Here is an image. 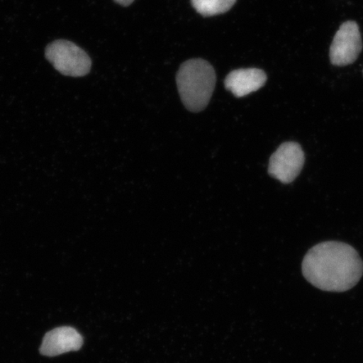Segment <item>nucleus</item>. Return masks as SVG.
I'll return each mask as SVG.
<instances>
[{
    "instance_id": "2",
    "label": "nucleus",
    "mask_w": 363,
    "mask_h": 363,
    "mask_svg": "<svg viewBox=\"0 0 363 363\" xmlns=\"http://www.w3.org/2000/svg\"><path fill=\"white\" fill-rule=\"evenodd\" d=\"M216 83L214 67L203 59H191L184 62L177 74L182 101L192 112L206 108L214 93Z\"/></svg>"
},
{
    "instance_id": "7",
    "label": "nucleus",
    "mask_w": 363,
    "mask_h": 363,
    "mask_svg": "<svg viewBox=\"0 0 363 363\" xmlns=\"http://www.w3.org/2000/svg\"><path fill=\"white\" fill-rule=\"evenodd\" d=\"M267 75L264 71L257 68L238 69L230 72L225 80L227 90L235 97L242 98L255 92L265 85Z\"/></svg>"
},
{
    "instance_id": "8",
    "label": "nucleus",
    "mask_w": 363,
    "mask_h": 363,
    "mask_svg": "<svg viewBox=\"0 0 363 363\" xmlns=\"http://www.w3.org/2000/svg\"><path fill=\"white\" fill-rule=\"evenodd\" d=\"M235 2L237 0H191L195 11L206 17L220 15L229 11Z\"/></svg>"
},
{
    "instance_id": "9",
    "label": "nucleus",
    "mask_w": 363,
    "mask_h": 363,
    "mask_svg": "<svg viewBox=\"0 0 363 363\" xmlns=\"http://www.w3.org/2000/svg\"><path fill=\"white\" fill-rule=\"evenodd\" d=\"M113 1L121 4V6H128L134 2V0H113Z\"/></svg>"
},
{
    "instance_id": "1",
    "label": "nucleus",
    "mask_w": 363,
    "mask_h": 363,
    "mask_svg": "<svg viewBox=\"0 0 363 363\" xmlns=\"http://www.w3.org/2000/svg\"><path fill=\"white\" fill-rule=\"evenodd\" d=\"M305 278L328 292H345L355 287L363 274V262L350 245L325 242L316 245L303 260Z\"/></svg>"
},
{
    "instance_id": "4",
    "label": "nucleus",
    "mask_w": 363,
    "mask_h": 363,
    "mask_svg": "<svg viewBox=\"0 0 363 363\" xmlns=\"http://www.w3.org/2000/svg\"><path fill=\"white\" fill-rule=\"evenodd\" d=\"M362 49V42L359 27L356 22H345L340 26L331 43L330 62L337 67L350 65L357 60Z\"/></svg>"
},
{
    "instance_id": "6",
    "label": "nucleus",
    "mask_w": 363,
    "mask_h": 363,
    "mask_svg": "<svg viewBox=\"0 0 363 363\" xmlns=\"http://www.w3.org/2000/svg\"><path fill=\"white\" fill-rule=\"evenodd\" d=\"M84 339L78 330L70 326H62L45 334L40 348L44 356L56 357L61 354L79 351Z\"/></svg>"
},
{
    "instance_id": "3",
    "label": "nucleus",
    "mask_w": 363,
    "mask_h": 363,
    "mask_svg": "<svg viewBox=\"0 0 363 363\" xmlns=\"http://www.w3.org/2000/svg\"><path fill=\"white\" fill-rule=\"evenodd\" d=\"M45 58L55 69L65 76L79 78L87 75L92 61L87 53L74 43L57 40L50 43L45 52Z\"/></svg>"
},
{
    "instance_id": "5",
    "label": "nucleus",
    "mask_w": 363,
    "mask_h": 363,
    "mask_svg": "<svg viewBox=\"0 0 363 363\" xmlns=\"http://www.w3.org/2000/svg\"><path fill=\"white\" fill-rule=\"evenodd\" d=\"M305 164V153L301 145L296 143H285L272 154L269 172L274 179L289 184L297 178Z\"/></svg>"
}]
</instances>
